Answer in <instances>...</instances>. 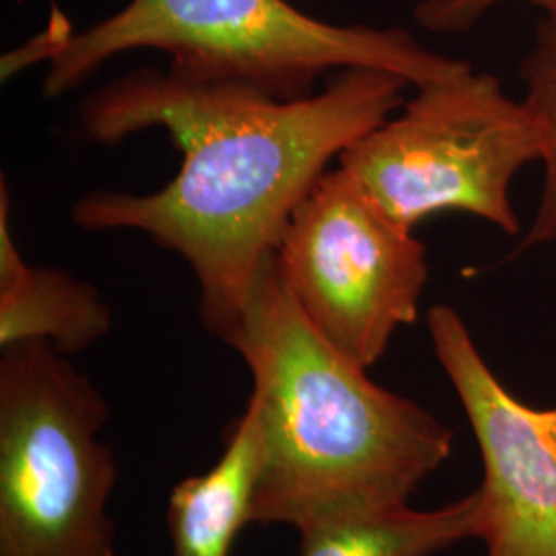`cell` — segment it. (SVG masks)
Masks as SVG:
<instances>
[{
    "label": "cell",
    "mask_w": 556,
    "mask_h": 556,
    "mask_svg": "<svg viewBox=\"0 0 556 556\" xmlns=\"http://www.w3.org/2000/svg\"><path fill=\"white\" fill-rule=\"evenodd\" d=\"M408 85L383 68H344L321 93L285 101L135 68L80 101L83 132L116 144L163 128L184 155L178 176L153 194L87 192L73 220L87 231H142L179 254L199 280L204 328L229 344L299 202L330 161L396 112Z\"/></svg>",
    "instance_id": "1"
},
{
    "label": "cell",
    "mask_w": 556,
    "mask_h": 556,
    "mask_svg": "<svg viewBox=\"0 0 556 556\" xmlns=\"http://www.w3.org/2000/svg\"><path fill=\"white\" fill-rule=\"evenodd\" d=\"M252 374L262 431L252 523L299 534L408 505L454 450V433L417 402L378 386L299 309L264 260L229 340Z\"/></svg>",
    "instance_id": "2"
},
{
    "label": "cell",
    "mask_w": 556,
    "mask_h": 556,
    "mask_svg": "<svg viewBox=\"0 0 556 556\" xmlns=\"http://www.w3.org/2000/svg\"><path fill=\"white\" fill-rule=\"evenodd\" d=\"M130 50L169 54V71L184 79L238 83L285 101L312 96L319 77L344 68H383L417 89L472 71L466 60L422 48L406 29L334 25L287 0H130L75 36L52 25L4 56L2 77L48 60L43 96L62 98Z\"/></svg>",
    "instance_id": "3"
},
{
    "label": "cell",
    "mask_w": 556,
    "mask_h": 556,
    "mask_svg": "<svg viewBox=\"0 0 556 556\" xmlns=\"http://www.w3.org/2000/svg\"><path fill=\"white\" fill-rule=\"evenodd\" d=\"M96 383L48 340L0 355V556H116L118 480Z\"/></svg>",
    "instance_id": "4"
},
{
    "label": "cell",
    "mask_w": 556,
    "mask_h": 556,
    "mask_svg": "<svg viewBox=\"0 0 556 556\" xmlns=\"http://www.w3.org/2000/svg\"><path fill=\"white\" fill-rule=\"evenodd\" d=\"M542 157L544 135L526 101L472 68L420 87L397 116L351 144L338 167L408 231L435 213L456 211L519 236L511 184Z\"/></svg>",
    "instance_id": "5"
},
{
    "label": "cell",
    "mask_w": 556,
    "mask_h": 556,
    "mask_svg": "<svg viewBox=\"0 0 556 556\" xmlns=\"http://www.w3.org/2000/svg\"><path fill=\"white\" fill-rule=\"evenodd\" d=\"M299 309L344 357L371 369L418 318L427 248L342 167L299 202L277 248Z\"/></svg>",
    "instance_id": "6"
},
{
    "label": "cell",
    "mask_w": 556,
    "mask_h": 556,
    "mask_svg": "<svg viewBox=\"0 0 556 556\" xmlns=\"http://www.w3.org/2000/svg\"><path fill=\"white\" fill-rule=\"evenodd\" d=\"M427 328L480 450L486 556H556V406L514 396L452 305Z\"/></svg>",
    "instance_id": "7"
},
{
    "label": "cell",
    "mask_w": 556,
    "mask_h": 556,
    "mask_svg": "<svg viewBox=\"0 0 556 556\" xmlns=\"http://www.w3.org/2000/svg\"><path fill=\"white\" fill-rule=\"evenodd\" d=\"M112 330V309L100 291L60 268L29 266L13 238L11 197L0 184V349L48 340L71 357Z\"/></svg>",
    "instance_id": "8"
},
{
    "label": "cell",
    "mask_w": 556,
    "mask_h": 556,
    "mask_svg": "<svg viewBox=\"0 0 556 556\" xmlns=\"http://www.w3.org/2000/svg\"><path fill=\"white\" fill-rule=\"evenodd\" d=\"M260 470L262 431L245 406L227 431L217 464L184 478L169 495L172 556H229L243 526L252 523Z\"/></svg>",
    "instance_id": "9"
},
{
    "label": "cell",
    "mask_w": 556,
    "mask_h": 556,
    "mask_svg": "<svg viewBox=\"0 0 556 556\" xmlns=\"http://www.w3.org/2000/svg\"><path fill=\"white\" fill-rule=\"evenodd\" d=\"M484 536L480 489L435 509L400 505L301 534L299 556H438Z\"/></svg>",
    "instance_id": "10"
},
{
    "label": "cell",
    "mask_w": 556,
    "mask_h": 556,
    "mask_svg": "<svg viewBox=\"0 0 556 556\" xmlns=\"http://www.w3.org/2000/svg\"><path fill=\"white\" fill-rule=\"evenodd\" d=\"M526 87V105L536 116L544 135V186L536 215L521 236L517 252L556 245V15L538 21L532 50L519 64Z\"/></svg>",
    "instance_id": "11"
},
{
    "label": "cell",
    "mask_w": 556,
    "mask_h": 556,
    "mask_svg": "<svg viewBox=\"0 0 556 556\" xmlns=\"http://www.w3.org/2000/svg\"><path fill=\"white\" fill-rule=\"evenodd\" d=\"M501 2L511 0H422L415 7V21L422 29L433 34H462L468 31ZM542 11V15H556V0H521Z\"/></svg>",
    "instance_id": "12"
}]
</instances>
